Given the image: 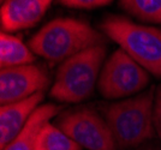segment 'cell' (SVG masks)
I'll list each match as a JSON object with an SVG mask.
<instances>
[{"label":"cell","instance_id":"9","mask_svg":"<svg viewBox=\"0 0 161 150\" xmlns=\"http://www.w3.org/2000/svg\"><path fill=\"white\" fill-rule=\"evenodd\" d=\"M43 93L22 101L3 104L0 108V149H4L22 132L33 113L41 106Z\"/></svg>","mask_w":161,"mask_h":150},{"label":"cell","instance_id":"3","mask_svg":"<svg viewBox=\"0 0 161 150\" xmlns=\"http://www.w3.org/2000/svg\"><path fill=\"white\" fill-rule=\"evenodd\" d=\"M100 29L149 73L161 78V29L137 24L121 16H108Z\"/></svg>","mask_w":161,"mask_h":150},{"label":"cell","instance_id":"16","mask_svg":"<svg viewBox=\"0 0 161 150\" xmlns=\"http://www.w3.org/2000/svg\"><path fill=\"white\" fill-rule=\"evenodd\" d=\"M138 150H161V148L159 145H156V144H143L142 145V148H140Z\"/></svg>","mask_w":161,"mask_h":150},{"label":"cell","instance_id":"17","mask_svg":"<svg viewBox=\"0 0 161 150\" xmlns=\"http://www.w3.org/2000/svg\"><path fill=\"white\" fill-rule=\"evenodd\" d=\"M4 1H5V0H1V3H4Z\"/></svg>","mask_w":161,"mask_h":150},{"label":"cell","instance_id":"15","mask_svg":"<svg viewBox=\"0 0 161 150\" xmlns=\"http://www.w3.org/2000/svg\"><path fill=\"white\" fill-rule=\"evenodd\" d=\"M154 127L155 132L161 141V84L155 89L154 102Z\"/></svg>","mask_w":161,"mask_h":150},{"label":"cell","instance_id":"13","mask_svg":"<svg viewBox=\"0 0 161 150\" xmlns=\"http://www.w3.org/2000/svg\"><path fill=\"white\" fill-rule=\"evenodd\" d=\"M119 5L140 21L161 24V0H119Z\"/></svg>","mask_w":161,"mask_h":150},{"label":"cell","instance_id":"11","mask_svg":"<svg viewBox=\"0 0 161 150\" xmlns=\"http://www.w3.org/2000/svg\"><path fill=\"white\" fill-rule=\"evenodd\" d=\"M35 62V54L20 37L1 33L0 35V66L1 68L29 65Z\"/></svg>","mask_w":161,"mask_h":150},{"label":"cell","instance_id":"4","mask_svg":"<svg viewBox=\"0 0 161 150\" xmlns=\"http://www.w3.org/2000/svg\"><path fill=\"white\" fill-rule=\"evenodd\" d=\"M106 58L105 45L86 49L61 62L49 95L59 102L78 103L92 95Z\"/></svg>","mask_w":161,"mask_h":150},{"label":"cell","instance_id":"12","mask_svg":"<svg viewBox=\"0 0 161 150\" xmlns=\"http://www.w3.org/2000/svg\"><path fill=\"white\" fill-rule=\"evenodd\" d=\"M72 138L57 125L47 123L40 130L36 139V150H82Z\"/></svg>","mask_w":161,"mask_h":150},{"label":"cell","instance_id":"2","mask_svg":"<svg viewBox=\"0 0 161 150\" xmlns=\"http://www.w3.org/2000/svg\"><path fill=\"white\" fill-rule=\"evenodd\" d=\"M155 89L111 103L105 119L120 150L138 148L156 135L154 127Z\"/></svg>","mask_w":161,"mask_h":150},{"label":"cell","instance_id":"7","mask_svg":"<svg viewBox=\"0 0 161 150\" xmlns=\"http://www.w3.org/2000/svg\"><path fill=\"white\" fill-rule=\"evenodd\" d=\"M49 84L48 72L40 65L29 64L1 68L0 102L8 104L42 93Z\"/></svg>","mask_w":161,"mask_h":150},{"label":"cell","instance_id":"6","mask_svg":"<svg viewBox=\"0 0 161 150\" xmlns=\"http://www.w3.org/2000/svg\"><path fill=\"white\" fill-rule=\"evenodd\" d=\"M57 126L88 150H119L106 119L88 107L60 113Z\"/></svg>","mask_w":161,"mask_h":150},{"label":"cell","instance_id":"5","mask_svg":"<svg viewBox=\"0 0 161 150\" xmlns=\"http://www.w3.org/2000/svg\"><path fill=\"white\" fill-rule=\"evenodd\" d=\"M148 83L149 72L119 48L105 62L97 88L101 96L114 100L140 93Z\"/></svg>","mask_w":161,"mask_h":150},{"label":"cell","instance_id":"1","mask_svg":"<svg viewBox=\"0 0 161 150\" xmlns=\"http://www.w3.org/2000/svg\"><path fill=\"white\" fill-rule=\"evenodd\" d=\"M106 43V37L87 22L75 18H55L29 40L35 55L48 62H65L80 52Z\"/></svg>","mask_w":161,"mask_h":150},{"label":"cell","instance_id":"8","mask_svg":"<svg viewBox=\"0 0 161 150\" xmlns=\"http://www.w3.org/2000/svg\"><path fill=\"white\" fill-rule=\"evenodd\" d=\"M53 0H5L0 10L1 29L14 33L33 28L46 14Z\"/></svg>","mask_w":161,"mask_h":150},{"label":"cell","instance_id":"10","mask_svg":"<svg viewBox=\"0 0 161 150\" xmlns=\"http://www.w3.org/2000/svg\"><path fill=\"white\" fill-rule=\"evenodd\" d=\"M61 109V106L53 103L41 104L30 116L22 132L1 150H36V139L40 130L54 116L59 115Z\"/></svg>","mask_w":161,"mask_h":150},{"label":"cell","instance_id":"14","mask_svg":"<svg viewBox=\"0 0 161 150\" xmlns=\"http://www.w3.org/2000/svg\"><path fill=\"white\" fill-rule=\"evenodd\" d=\"M112 0H58L61 5L71 8H80V10H93L96 7L108 5Z\"/></svg>","mask_w":161,"mask_h":150}]
</instances>
